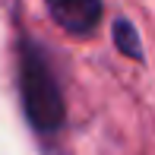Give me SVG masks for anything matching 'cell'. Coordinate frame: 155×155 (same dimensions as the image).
I'll list each match as a JSON object with an SVG mask.
<instances>
[{
    "label": "cell",
    "mask_w": 155,
    "mask_h": 155,
    "mask_svg": "<svg viewBox=\"0 0 155 155\" xmlns=\"http://www.w3.org/2000/svg\"><path fill=\"white\" fill-rule=\"evenodd\" d=\"M19 95L29 124L38 133H54L63 124V95L45 48L32 38L19 41Z\"/></svg>",
    "instance_id": "1"
},
{
    "label": "cell",
    "mask_w": 155,
    "mask_h": 155,
    "mask_svg": "<svg viewBox=\"0 0 155 155\" xmlns=\"http://www.w3.org/2000/svg\"><path fill=\"white\" fill-rule=\"evenodd\" d=\"M45 3L51 10L54 22L76 38H89L101 25V16H104L101 0H45Z\"/></svg>",
    "instance_id": "2"
},
{
    "label": "cell",
    "mask_w": 155,
    "mask_h": 155,
    "mask_svg": "<svg viewBox=\"0 0 155 155\" xmlns=\"http://www.w3.org/2000/svg\"><path fill=\"white\" fill-rule=\"evenodd\" d=\"M114 41H117V48H120V54H127V57H133V60H143L139 35H136V29H133L127 19H117L114 22Z\"/></svg>",
    "instance_id": "3"
}]
</instances>
